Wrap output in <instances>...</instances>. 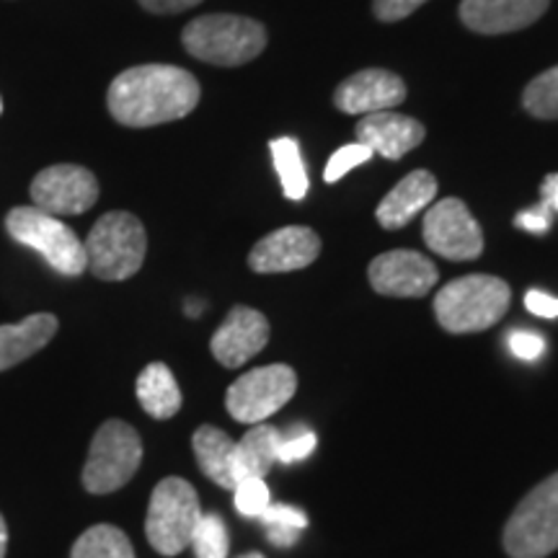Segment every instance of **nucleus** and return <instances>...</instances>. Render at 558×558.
Returning <instances> with one entry per match:
<instances>
[{
  "label": "nucleus",
  "mask_w": 558,
  "mask_h": 558,
  "mask_svg": "<svg viewBox=\"0 0 558 558\" xmlns=\"http://www.w3.org/2000/svg\"><path fill=\"white\" fill-rule=\"evenodd\" d=\"M199 81L177 65H137L124 70L107 90L109 114L124 128H156L184 120L197 109Z\"/></svg>",
  "instance_id": "f257e3e1"
},
{
  "label": "nucleus",
  "mask_w": 558,
  "mask_h": 558,
  "mask_svg": "<svg viewBox=\"0 0 558 558\" xmlns=\"http://www.w3.org/2000/svg\"><path fill=\"white\" fill-rule=\"evenodd\" d=\"M512 303V290L505 279L492 275H469L452 279L437 292L435 318L450 333H478L497 326Z\"/></svg>",
  "instance_id": "f03ea898"
},
{
  "label": "nucleus",
  "mask_w": 558,
  "mask_h": 558,
  "mask_svg": "<svg viewBox=\"0 0 558 558\" xmlns=\"http://www.w3.org/2000/svg\"><path fill=\"white\" fill-rule=\"evenodd\" d=\"M184 50L220 68L246 65L267 47V29L256 19L233 13H209L190 21L181 32Z\"/></svg>",
  "instance_id": "7ed1b4c3"
},
{
  "label": "nucleus",
  "mask_w": 558,
  "mask_h": 558,
  "mask_svg": "<svg viewBox=\"0 0 558 558\" xmlns=\"http://www.w3.org/2000/svg\"><path fill=\"white\" fill-rule=\"evenodd\" d=\"M86 264L104 282H122L135 277L148 254V235L143 222L132 213H107L90 228L86 243Z\"/></svg>",
  "instance_id": "20e7f679"
},
{
  "label": "nucleus",
  "mask_w": 558,
  "mask_h": 558,
  "mask_svg": "<svg viewBox=\"0 0 558 558\" xmlns=\"http://www.w3.org/2000/svg\"><path fill=\"white\" fill-rule=\"evenodd\" d=\"M5 230L21 246L37 251L62 277H81L88 269L83 241L62 218L41 213L39 207H13L5 215Z\"/></svg>",
  "instance_id": "39448f33"
},
{
  "label": "nucleus",
  "mask_w": 558,
  "mask_h": 558,
  "mask_svg": "<svg viewBox=\"0 0 558 558\" xmlns=\"http://www.w3.org/2000/svg\"><path fill=\"white\" fill-rule=\"evenodd\" d=\"M202 518L199 497L190 481L169 476L153 488L145 518V538L160 556H179L192 546L194 527Z\"/></svg>",
  "instance_id": "423d86ee"
},
{
  "label": "nucleus",
  "mask_w": 558,
  "mask_h": 558,
  "mask_svg": "<svg viewBox=\"0 0 558 558\" xmlns=\"http://www.w3.org/2000/svg\"><path fill=\"white\" fill-rule=\"evenodd\" d=\"M143 463V439L122 418L104 422L90 442L83 465V488L90 494H111L130 484Z\"/></svg>",
  "instance_id": "0eeeda50"
},
{
  "label": "nucleus",
  "mask_w": 558,
  "mask_h": 558,
  "mask_svg": "<svg viewBox=\"0 0 558 558\" xmlns=\"http://www.w3.org/2000/svg\"><path fill=\"white\" fill-rule=\"evenodd\" d=\"M501 538L512 558H546L558 550V473L520 501Z\"/></svg>",
  "instance_id": "6e6552de"
},
{
  "label": "nucleus",
  "mask_w": 558,
  "mask_h": 558,
  "mask_svg": "<svg viewBox=\"0 0 558 558\" xmlns=\"http://www.w3.org/2000/svg\"><path fill=\"white\" fill-rule=\"evenodd\" d=\"M298 390V375L290 365H267L243 373L226 393L228 414L241 424H262L288 403Z\"/></svg>",
  "instance_id": "1a4fd4ad"
},
{
  "label": "nucleus",
  "mask_w": 558,
  "mask_h": 558,
  "mask_svg": "<svg viewBox=\"0 0 558 558\" xmlns=\"http://www.w3.org/2000/svg\"><path fill=\"white\" fill-rule=\"evenodd\" d=\"M424 243L450 262H473L484 254V233L463 199L448 197L424 215Z\"/></svg>",
  "instance_id": "9d476101"
},
{
  "label": "nucleus",
  "mask_w": 558,
  "mask_h": 558,
  "mask_svg": "<svg viewBox=\"0 0 558 558\" xmlns=\"http://www.w3.org/2000/svg\"><path fill=\"white\" fill-rule=\"evenodd\" d=\"M32 202L41 213L54 218L83 215L99 199V181L94 173L75 163H58L41 169L32 181Z\"/></svg>",
  "instance_id": "9b49d317"
},
{
  "label": "nucleus",
  "mask_w": 558,
  "mask_h": 558,
  "mask_svg": "<svg viewBox=\"0 0 558 558\" xmlns=\"http://www.w3.org/2000/svg\"><path fill=\"white\" fill-rule=\"evenodd\" d=\"M369 284L378 295L388 298H424L435 288L439 271L435 262L418 251H386L373 259L367 269Z\"/></svg>",
  "instance_id": "f8f14e48"
},
{
  "label": "nucleus",
  "mask_w": 558,
  "mask_h": 558,
  "mask_svg": "<svg viewBox=\"0 0 558 558\" xmlns=\"http://www.w3.org/2000/svg\"><path fill=\"white\" fill-rule=\"evenodd\" d=\"M320 256V239L308 226H288L269 233L251 248L248 267L256 275H284L311 267Z\"/></svg>",
  "instance_id": "ddd939ff"
},
{
  "label": "nucleus",
  "mask_w": 558,
  "mask_h": 558,
  "mask_svg": "<svg viewBox=\"0 0 558 558\" xmlns=\"http://www.w3.org/2000/svg\"><path fill=\"white\" fill-rule=\"evenodd\" d=\"M269 341V320L264 313L246 308V305H235L222 320L220 329L209 339V352L220 362L222 367H241L248 360L267 347Z\"/></svg>",
  "instance_id": "4468645a"
},
{
  "label": "nucleus",
  "mask_w": 558,
  "mask_h": 558,
  "mask_svg": "<svg viewBox=\"0 0 558 558\" xmlns=\"http://www.w3.org/2000/svg\"><path fill=\"white\" fill-rule=\"evenodd\" d=\"M407 99V83L383 68H367L349 75L333 90V104L344 114H373V111L396 109Z\"/></svg>",
  "instance_id": "2eb2a0df"
},
{
  "label": "nucleus",
  "mask_w": 558,
  "mask_h": 558,
  "mask_svg": "<svg viewBox=\"0 0 558 558\" xmlns=\"http://www.w3.org/2000/svg\"><path fill=\"white\" fill-rule=\"evenodd\" d=\"M550 0H463L460 3V21L471 32L509 34L533 26L548 11Z\"/></svg>",
  "instance_id": "dca6fc26"
},
{
  "label": "nucleus",
  "mask_w": 558,
  "mask_h": 558,
  "mask_svg": "<svg viewBox=\"0 0 558 558\" xmlns=\"http://www.w3.org/2000/svg\"><path fill=\"white\" fill-rule=\"evenodd\" d=\"M357 143L367 145L369 150L378 153L386 160H401L424 143V124L414 117L399 114V111H373L357 122Z\"/></svg>",
  "instance_id": "f3484780"
},
{
  "label": "nucleus",
  "mask_w": 558,
  "mask_h": 558,
  "mask_svg": "<svg viewBox=\"0 0 558 558\" xmlns=\"http://www.w3.org/2000/svg\"><path fill=\"white\" fill-rule=\"evenodd\" d=\"M437 197V179L429 171L416 169L409 177H403L399 184L390 190L375 209V218L383 228L399 230L407 228L411 220L429 207Z\"/></svg>",
  "instance_id": "a211bd4d"
},
{
  "label": "nucleus",
  "mask_w": 558,
  "mask_h": 558,
  "mask_svg": "<svg viewBox=\"0 0 558 558\" xmlns=\"http://www.w3.org/2000/svg\"><path fill=\"white\" fill-rule=\"evenodd\" d=\"M58 329L60 320L52 313H34L19 324L0 326V373L41 352L54 339Z\"/></svg>",
  "instance_id": "6ab92c4d"
},
{
  "label": "nucleus",
  "mask_w": 558,
  "mask_h": 558,
  "mask_svg": "<svg viewBox=\"0 0 558 558\" xmlns=\"http://www.w3.org/2000/svg\"><path fill=\"white\" fill-rule=\"evenodd\" d=\"M194 456H197V465L205 476L218 484L220 488H228L233 492L235 473H233V452H235V439L222 432L220 427H213V424H205L194 432L192 437Z\"/></svg>",
  "instance_id": "aec40b11"
},
{
  "label": "nucleus",
  "mask_w": 558,
  "mask_h": 558,
  "mask_svg": "<svg viewBox=\"0 0 558 558\" xmlns=\"http://www.w3.org/2000/svg\"><path fill=\"white\" fill-rule=\"evenodd\" d=\"M279 439L282 432L271 427V424H254L239 442H235L233 452V473L235 481L241 478H264L275 469Z\"/></svg>",
  "instance_id": "412c9836"
},
{
  "label": "nucleus",
  "mask_w": 558,
  "mask_h": 558,
  "mask_svg": "<svg viewBox=\"0 0 558 558\" xmlns=\"http://www.w3.org/2000/svg\"><path fill=\"white\" fill-rule=\"evenodd\" d=\"M137 401L153 418H171L181 409V390L171 367L150 362L137 378Z\"/></svg>",
  "instance_id": "4be33fe9"
},
{
  "label": "nucleus",
  "mask_w": 558,
  "mask_h": 558,
  "mask_svg": "<svg viewBox=\"0 0 558 558\" xmlns=\"http://www.w3.org/2000/svg\"><path fill=\"white\" fill-rule=\"evenodd\" d=\"M269 150H271V158H275L277 177L282 181L284 197L292 202L305 199L311 184H308V171H305L303 156H300L298 140L277 137L269 143Z\"/></svg>",
  "instance_id": "5701e85b"
},
{
  "label": "nucleus",
  "mask_w": 558,
  "mask_h": 558,
  "mask_svg": "<svg viewBox=\"0 0 558 558\" xmlns=\"http://www.w3.org/2000/svg\"><path fill=\"white\" fill-rule=\"evenodd\" d=\"M70 558H135V548L120 527L94 525L73 543Z\"/></svg>",
  "instance_id": "b1692460"
},
{
  "label": "nucleus",
  "mask_w": 558,
  "mask_h": 558,
  "mask_svg": "<svg viewBox=\"0 0 558 558\" xmlns=\"http://www.w3.org/2000/svg\"><path fill=\"white\" fill-rule=\"evenodd\" d=\"M259 520L267 527L269 543L277 548L295 546L300 530L308 527V518H305L303 509L290 505H269Z\"/></svg>",
  "instance_id": "393cba45"
},
{
  "label": "nucleus",
  "mask_w": 558,
  "mask_h": 558,
  "mask_svg": "<svg viewBox=\"0 0 558 558\" xmlns=\"http://www.w3.org/2000/svg\"><path fill=\"white\" fill-rule=\"evenodd\" d=\"M522 107L535 120H558V65L527 83L525 94H522Z\"/></svg>",
  "instance_id": "a878e982"
},
{
  "label": "nucleus",
  "mask_w": 558,
  "mask_h": 558,
  "mask_svg": "<svg viewBox=\"0 0 558 558\" xmlns=\"http://www.w3.org/2000/svg\"><path fill=\"white\" fill-rule=\"evenodd\" d=\"M192 548L197 558H228L230 538H228L226 522H222L220 514L202 512V518L192 535Z\"/></svg>",
  "instance_id": "bb28decb"
},
{
  "label": "nucleus",
  "mask_w": 558,
  "mask_h": 558,
  "mask_svg": "<svg viewBox=\"0 0 558 558\" xmlns=\"http://www.w3.org/2000/svg\"><path fill=\"white\" fill-rule=\"evenodd\" d=\"M235 497V509L243 514V518H256L259 520L267 507L271 505L269 486L264 478H241L233 488Z\"/></svg>",
  "instance_id": "cd10ccee"
},
{
  "label": "nucleus",
  "mask_w": 558,
  "mask_h": 558,
  "mask_svg": "<svg viewBox=\"0 0 558 558\" xmlns=\"http://www.w3.org/2000/svg\"><path fill=\"white\" fill-rule=\"evenodd\" d=\"M373 156L375 153L362 143H352V145H344V148H339L329 158V163H326V171H324L326 184H337L339 179H344L347 173L352 169H357V166L367 163Z\"/></svg>",
  "instance_id": "c85d7f7f"
},
{
  "label": "nucleus",
  "mask_w": 558,
  "mask_h": 558,
  "mask_svg": "<svg viewBox=\"0 0 558 558\" xmlns=\"http://www.w3.org/2000/svg\"><path fill=\"white\" fill-rule=\"evenodd\" d=\"M318 437L313 435L311 429L298 427L292 429V435H282L279 439V450H277V460L279 463H298V460H305L316 450Z\"/></svg>",
  "instance_id": "c756f323"
},
{
  "label": "nucleus",
  "mask_w": 558,
  "mask_h": 558,
  "mask_svg": "<svg viewBox=\"0 0 558 558\" xmlns=\"http://www.w3.org/2000/svg\"><path fill=\"white\" fill-rule=\"evenodd\" d=\"M509 349H512V354L518 360H525V362H533L538 360L543 354V349H546V341L538 333L533 331H512L509 333Z\"/></svg>",
  "instance_id": "7c9ffc66"
},
{
  "label": "nucleus",
  "mask_w": 558,
  "mask_h": 558,
  "mask_svg": "<svg viewBox=\"0 0 558 558\" xmlns=\"http://www.w3.org/2000/svg\"><path fill=\"white\" fill-rule=\"evenodd\" d=\"M550 218H554V209H550L546 202H541V205L525 209V213L514 215V226L520 230H527V233H535V235H543L550 230Z\"/></svg>",
  "instance_id": "2f4dec72"
},
{
  "label": "nucleus",
  "mask_w": 558,
  "mask_h": 558,
  "mask_svg": "<svg viewBox=\"0 0 558 558\" xmlns=\"http://www.w3.org/2000/svg\"><path fill=\"white\" fill-rule=\"evenodd\" d=\"M424 3L427 0H373V13L386 24H393V21L409 19Z\"/></svg>",
  "instance_id": "473e14b6"
},
{
  "label": "nucleus",
  "mask_w": 558,
  "mask_h": 558,
  "mask_svg": "<svg viewBox=\"0 0 558 558\" xmlns=\"http://www.w3.org/2000/svg\"><path fill=\"white\" fill-rule=\"evenodd\" d=\"M525 305L530 313L541 318H558V298L548 295V292L541 290H530L525 295Z\"/></svg>",
  "instance_id": "72a5a7b5"
},
{
  "label": "nucleus",
  "mask_w": 558,
  "mask_h": 558,
  "mask_svg": "<svg viewBox=\"0 0 558 558\" xmlns=\"http://www.w3.org/2000/svg\"><path fill=\"white\" fill-rule=\"evenodd\" d=\"M145 11L156 13V16H171V13L190 11L194 5H199L202 0H137Z\"/></svg>",
  "instance_id": "f704fd0d"
},
{
  "label": "nucleus",
  "mask_w": 558,
  "mask_h": 558,
  "mask_svg": "<svg viewBox=\"0 0 558 558\" xmlns=\"http://www.w3.org/2000/svg\"><path fill=\"white\" fill-rule=\"evenodd\" d=\"M541 197V202H546V205L558 215V173H550V177L543 179Z\"/></svg>",
  "instance_id": "c9c22d12"
},
{
  "label": "nucleus",
  "mask_w": 558,
  "mask_h": 558,
  "mask_svg": "<svg viewBox=\"0 0 558 558\" xmlns=\"http://www.w3.org/2000/svg\"><path fill=\"white\" fill-rule=\"evenodd\" d=\"M5 548H9V527H5L3 514H0V558H5Z\"/></svg>",
  "instance_id": "e433bc0d"
},
{
  "label": "nucleus",
  "mask_w": 558,
  "mask_h": 558,
  "mask_svg": "<svg viewBox=\"0 0 558 558\" xmlns=\"http://www.w3.org/2000/svg\"><path fill=\"white\" fill-rule=\"evenodd\" d=\"M186 313H190V316H199V305L197 303H186Z\"/></svg>",
  "instance_id": "4c0bfd02"
},
{
  "label": "nucleus",
  "mask_w": 558,
  "mask_h": 558,
  "mask_svg": "<svg viewBox=\"0 0 558 558\" xmlns=\"http://www.w3.org/2000/svg\"><path fill=\"white\" fill-rule=\"evenodd\" d=\"M239 558H267V556H264V554H256V550H254V554H243V556H239Z\"/></svg>",
  "instance_id": "58836bf2"
},
{
  "label": "nucleus",
  "mask_w": 558,
  "mask_h": 558,
  "mask_svg": "<svg viewBox=\"0 0 558 558\" xmlns=\"http://www.w3.org/2000/svg\"><path fill=\"white\" fill-rule=\"evenodd\" d=\"M0 114H3V99H0Z\"/></svg>",
  "instance_id": "ea45409f"
}]
</instances>
